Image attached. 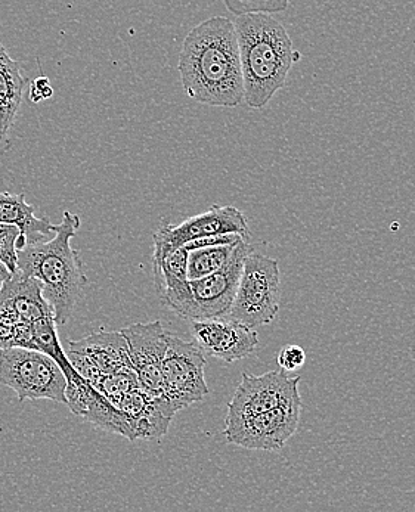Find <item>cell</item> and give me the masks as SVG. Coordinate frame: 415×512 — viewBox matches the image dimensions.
I'll list each match as a JSON object with an SVG mask.
<instances>
[{
    "mask_svg": "<svg viewBox=\"0 0 415 512\" xmlns=\"http://www.w3.org/2000/svg\"><path fill=\"white\" fill-rule=\"evenodd\" d=\"M185 93L209 107L234 108L244 102L243 71L234 21L213 17L185 37L179 55Z\"/></svg>",
    "mask_w": 415,
    "mask_h": 512,
    "instance_id": "6da1fadb",
    "label": "cell"
},
{
    "mask_svg": "<svg viewBox=\"0 0 415 512\" xmlns=\"http://www.w3.org/2000/svg\"><path fill=\"white\" fill-rule=\"evenodd\" d=\"M79 228V216L64 211L63 222L55 225L54 237L27 244L17 254V271L40 282L57 325L70 321L88 285L82 260L71 247Z\"/></svg>",
    "mask_w": 415,
    "mask_h": 512,
    "instance_id": "7a4b0ae2",
    "label": "cell"
},
{
    "mask_svg": "<svg viewBox=\"0 0 415 512\" xmlns=\"http://www.w3.org/2000/svg\"><path fill=\"white\" fill-rule=\"evenodd\" d=\"M243 71L244 102L263 108L286 85L296 61L283 24L269 14L240 15L234 21Z\"/></svg>",
    "mask_w": 415,
    "mask_h": 512,
    "instance_id": "3957f363",
    "label": "cell"
},
{
    "mask_svg": "<svg viewBox=\"0 0 415 512\" xmlns=\"http://www.w3.org/2000/svg\"><path fill=\"white\" fill-rule=\"evenodd\" d=\"M281 294L277 260L253 248L244 259L237 293L226 318L253 330L271 324L280 312Z\"/></svg>",
    "mask_w": 415,
    "mask_h": 512,
    "instance_id": "277c9868",
    "label": "cell"
},
{
    "mask_svg": "<svg viewBox=\"0 0 415 512\" xmlns=\"http://www.w3.org/2000/svg\"><path fill=\"white\" fill-rule=\"evenodd\" d=\"M0 386L14 390L20 402L48 399L65 405L63 366L40 350L0 349Z\"/></svg>",
    "mask_w": 415,
    "mask_h": 512,
    "instance_id": "5b68a950",
    "label": "cell"
},
{
    "mask_svg": "<svg viewBox=\"0 0 415 512\" xmlns=\"http://www.w3.org/2000/svg\"><path fill=\"white\" fill-rule=\"evenodd\" d=\"M206 353L195 341L167 334V349L161 363L163 394L176 412L201 402L209 394L206 383Z\"/></svg>",
    "mask_w": 415,
    "mask_h": 512,
    "instance_id": "8992f818",
    "label": "cell"
},
{
    "mask_svg": "<svg viewBox=\"0 0 415 512\" xmlns=\"http://www.w3.org/2000/svg\"><path fill=\"white\" fill-rule=\"evenodd\" d=\"M302 405L277 406L246 417H226L228 443L250 451H280L299 427Z\"/></svg>",
    "mask_w": 415,
    "mask_h": 512,
    "instance_id": "52a82bcc",
    "label": "cell"
},
{
    "mask_svg": "<svg viewBox=\"0 0 415 512\" xmlns=\"http://www.w3.org/2000/svg\"><path fill=\"white\" fill-rule=\"evenodd\" d=\"M221 234H240L249 240V222L243 211L232 206H213L179 225H161L154 235L153 262H160L187 242Z\"/></svg>",
    "mask_w": 415,
    "mask_h": 512,
    "instance_id": "ba28073f",
    "label": "cell"
},
{
    "mask_svg": "<svg viewBox=\"0 0 415 512\" xmlns=\"http://www.w3.org/2000/svg\"><path fill=\"white\" fill-rule=\"evenodd\" d=\"M253 250L247 240L238 242L234 256L221 271L190 281L191 303L185 319L226 318L237 293L244 259Z\"/></svg>",
    "mask_w": 415,
    "mask_h": 512,
    "instance_id": "9c48e42d",
    "label": "cell"
},
{
    "mask_svg": "<svg viewBox=\"0 0 415 512\" xmlns=\"http://www.w3.org/2000/svg\"><path fill=\"white\" fill-rule=\"evenodd\" d=\"M302 378L287 377L286 371H269L262 375L244 372L240 386L228 405L226 417H246L269 411L277 406L302 405L299 383Z\"/></svg>",
    "mask_w": 415,
    "mask_h": 512,
    "instance_id": "30bf717a",
    "label": "cell"
},
{
    "mask_svg": "<svg viewBox=\"0 0 415 512\" xmlns=\"http://www.w3.org/2000/svg\"><path fill=\"white\" fill-rule=\"evenodd\" d=\"M120 332L128 343L129 359L139 387L154 396L163 394L161 363L166 355L169 332L160 321L129 325Z\"/></svg>",
    "mask_w": 415,
    "mask_h": 512,
    "instance_id": "8fae6325",
    "label": "cell"
},
{
    "mask_svg": "<svg viewBox=\"0 0 415 512\" xmlns=\"http://www.w3.org/2000/svg\"><path fill=\"white\" fill-rule=\"evenodd\" d=\"M191 332L206 355L228 363L253 355L259 347V337L253 328L228 318L192 321Z\"/></svg>",
    "mask_w": 415,
    "mask_h": 512,
    "instance_id": "7c38bea8",
    "label": "cell"
},
{
    "mask_svg": "<svg viewBox=\"0 0 415 512\" xmlns=\"http://www.w3.org/2000/svg\"><path fill=\"white\" fill-rule=\"evenodd\" d=\"M117 408L125 415L135 440H159L166 436L175 411L164 394L154 396L141 387L123 397Z\"/></svg>",
    "mask_w": 415,
    "mask_h": 512,
    "instance_id": "4fadbf2b",
    "label": "cell"
},
{
    "mask_svg": "<svg viewBox=\"0 0 415 512\" xmlns=\"http://www.w3.org/2000/svg\"><path fill=\"white\" fill-rule=\"evenodd\" d=\"M0 309L8 310L18 321L32 324L54 316V310L43 297L40 282L18 271L0 288Z\"/></svg>",
    "mask_w": 415,
    "mask_h": 512,
    "instance_id": "5bb4252c",
    "label": "cell"
},
{
    "mask_svg": "<svg viewBox=\"0 0 415 512\" xmlns=\"http://www.w3.org/2000/svg\"><path fill=\"white\" fill-rule=\"evenodd\" d=\"M26 86L27 79L21 73L20 64L9 57L0 43V152L9 148V133L17 119Z\"/></svg>",
    "mask_w": 415,
    "mask_h": 512,
    "instance_id": "9a60e30c",
    "label": "cell"
},
{
    "mask_svg": "<svg viewBox=\"0 0 415 512\" xmlns=\"http://www.w3.org/2000/svg\"><path fill=\"white\" fill-rule=\"evenodd\" d=\"M67 349L83 353L101 369L102 374H113L132 369L128 343L122 332L98 331L79 341H68Z\"/></svg>",
    "mask_w": 415,
    "mask_h": 512,
    "instance_id": "2e32d148",
    "label": "cell"
},
{
    "mask_svg": "<svg viewBox=\"0 0 415 512\" xmlns=\"http://www.w3.org/2000/svg\"><path fill=\"white\" fill-rule=\"evenodd\" d=\"M0 223L17 226L27 244L48 240L55 232V225L46 217L40 219L34 214L33 206L27 203L24 194L0 192Z\"/></svg>",
    "mask_w": 415,
    "mask_h": 512,
    "instance_id": "e0dca14e",
    "label": "cell"
},
{
    "mask_svg": "<svg viewBox=\"0 0 415 512\" xmlns=\"http://www.w3.org/2000/svg\"><path fill=\"white\" fill-rule=\"evenodd\" d=\"M237 244L215 245L188 251L187 276L190 281L221 271L234 256Z\"/></svg>",
    "mask_w": 415,
    "mask_h": 512,
    "instance_id": "ac0fdd59",
    "label": "cell"
},
{
    "mask_svg": "<svg viewBox=\"0 0 415 512\" xmlns=\"http://www.w3.org/2000/svg\"><path fill=\"white\" fill-rule=\"evenodd\" d=\"M138 377L133 369H122V371L113 372V374L102 375L95 389L98 390L111 405L119 406L123 397L138 389Z\"/></svg>",
    "mask_w": 415,
    "mask_h": 512,
    "instance_id": "d6986e66",
    "label": "cell"
},
{
    "mask_svg": "<svg viewBox=\"0 0 415 512\" xmlns=\"http://www.w3.org/2000/svg\"><path fill=\"white\" fill-rule=\"evenodd\" d=\"M226 9L235 17L247 14H278L288 8L290 0H224Z\"/></svg>",
    "mask_w": 415,
    "mask_h": 512,
    "instance_id": "ffe728a7",
    "label": "cell"
},
{
    "mask_svg": "<svg viewBox=\"0 0 415 512\" xmlns=\"http://www.w3.org/2000/svg\"><path fill=\"white\" fill-rule=\"evenodd\" d=\"M20 235L17 226L0 223V262L11 272H17V241Z\"/></svg>",
    "mask_w": 415,
    "mask_h": 512,
    "instance_id": "44dd1931",
    "label": "cell"
},
{
    "mask_svg": "<svg viewBox=\"0 0 415 512\" xmlns=\"http://www.w3.org/2000/svg\"><path fill=\"white\" fill-rule=\"evenodd\" d=\"M64 352L74 372H76L79 377H82L86 383L95 387L96 384L99 383V380H101L102 375H104L101 369L95 365V362L92 361L91 358H88V356L83 355V353L73 352V350L70 349H64Z\"/></svg>",
    "mask_w": 415,
    "mask_h": 512,
    "instance_id": "7402d4cb",
    "label": "cell"
},
{
    "mask_svg": "<svg viewBox=\"0 0 415 512\" xmlns=\"http://www.w3.org/2000/svg\"><path fill=\"white\" fill-rule=\"evenodd\" d=\"M306 359L308 358H306V352L302 347L288 344L278 353L277 362L283 371L293 372L302 369L305 366Z\"/></svg>",
    "mask_w": 415,
    "mask_h": 512,
    "instance_id": "603a6c76",
    "label": "cell"
},
{
    "mask_svg": "<svg viewBox=\"0 0 415 512\" xmlns=\"http://www.w3.org/2000/svg\"><path fill=\"white\" fill-rule=\"evenodd\" d=\"M247 240L243 235L240 234H221L212 235V237L198 238V240H192L184 245L188 251L195 250V248L203 247H215V245H229L238 244V242Z\"/></svg>",
    "mask_w": 415,
    "mask_h": 512,
    "instance_id": "cb8c5ba5",
    "label": "cell"
},
{
    "mask_svg": "<svg viewBox=\"0 0 415 512\" xmlns=\"http://www.w3.org/2000/svg\"><path fill=\"white\" fill-rule=\"evenodd\" d=\"M18 319L8 312L0 309V349L14 347L15 328H17Z\"/></svg>",
    "mask_w": 415,
    "mask_h": 512,
    "instance_id": "d4e9b609",
    "label": "cell"
},
{
    "mask_svg": "<svg viewBox=\"0 0 415 512\" xmlns=\"http://www.w3.org/2000/svg\"><path fill=\"white\" fill-rule=\"evenodd\" d=\"M52 95H54V89H52L51 80L48 77L40 76L39 79L34 80L32 92H30V99L34 104H39L40 101H45Z\"/></svg>",
    "mask_w": 415,
    "mask_h": 512,
    "instance_id": "484cf974",
    "label": "cell"
},
{
    "mask_svg": "<svg viewBox=\"0 0 415 512\" xmlns=\"http://www.w3.org/2000/svg\"><path fill=\"white\" fill-rule=\"evenodd\" d=\"M12 273L14 272L9 271V269L0 262V288L5 284V281H8V279L11 278Z\"/></svg>",
    "mask_w": 415,
    "mask_h": 512,
    "instance_id": "4316f807",
    "label": "cell"
}]
</instances>
